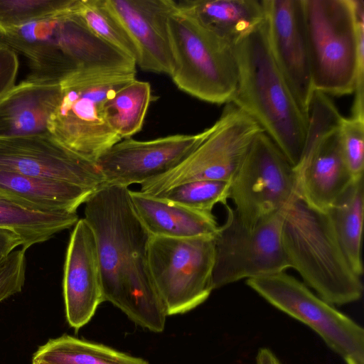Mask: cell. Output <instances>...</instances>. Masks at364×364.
<instances>
[{"label":"cell","mask_w":364,"mask_h":364,"mask_svg":"<svg viewBox=\"0 0 364 364\" xmlns=\"http://www.w3.org/2000/svg\"><path fill=\"white\" fill-rule=\"evenodd\" d=\"M95 237L104 301L138 326L162 332L168 316L149 265L151 235L138 217L128 187L104 183L85 203Z\"/></svg>","instance_id":"obj_1"},{"label":"cell","mask_w":364,"mask_h":364,"mask_svg":"<svg viewBox=\"0 0 364 364\" xmlns=\"http://www.w3.org/2000/svg\"><path fill=\"white\" fill-rule=\"evenodd\" d=\"M233 50L237 82L230 102L253 119L296 167L304 151L307 116L273 57L266 18L234 43Z\"/></svg>","instance_id":"obj_2"},{"label":"cell","mask_w":364,"mask_h":364,"mask_svg":"<svg viewBox=\"0 0 364 364\" xmlns=\"http://www.w3.org/2000/svg\"><path fill=\"white\" fill-rule=\"evenodd\" d=\"M76 5L61 14L0 33L2 43L28 60L27 79L60 83L80 73L136 72L135 61L95 35Z\"/></svg>","instance_id":"obj_3"},{"label":"cell","mask_w":364,"mask_h":364,"mask_svg":"<svg viewBox=\"0 0 364 364\" xmlns=\"http://www.w3.org/2000/svg\"><path fill=\"white\" fill-rule=\"evenodd\" d=\"M313 89L364 107V1L304 0Z\"/></svg>","instance_id":"obj_4"},{"label":"cell","mask_w":364,"mask_h":364,"mask_svg":"<svg viewBox=\"0 0 364 364\" xmlns=\"http://www.w3.org/2000/svg\"><path fill=\"white\" fill-rule=\"evenodd\" d=\"M282 241L289 268L322 299L338 305L360 299V277L345 256L326 213L295 198L284 208Z\"/></svg>","instance_id":"obj_5"},{"label":"cell","mask_w":364,"mask_h":364,"mask_svg":"<svg viewBox=\"0 0 364 364\" xmlns=\"http://www.w3.org/2000/svg\"><path fill=\"white\" fill-rule=\"evenodd\" d=\"M135 74L85 72L62 81L60 99L48 123L52 136L72 153L95 164L108 149L122 140L106 119L105 103L134 79Z\"/></svg>","instance_id":"obj_6"},{"label":"cell","mask_w":364,"mask_h":364,"mask_svg":"<svg viewBox=\"0 0 364 364\" xmlns=\"http://www.w3.org/2000/svg\"><path fill=\"white\" fill-rule=\"evenodd\" d=\"M172 2L166 24L173 57L170 75L173 82L200 100L227 104L233 97L237 82L233 46L208 31Z\"/></svg>","instance_id":"obj_7"},{"label":"cell","mask_w":364,"mask_h":364,"mask_svg":"<svg viewBox=\"0 0 364 364\" xmlns=\"http://www.w3.org/2000/svg\"><path fill=\"white\" fill-rule=\"evenodd\" d=\"M306 116L304 151L294 167L298 194L307 205L326 213L354 180L339 141L343 116L328 95L314 90Z\"/></svg>","instance_id":"obj_8"},{"label":"cell","mask_w":364,"mask_h":364,"mask_svg":"<svg viewBox=\"0 0 364 364\" xmlns=\"http://www.w3.org/2000/svg\"><path fill=\"white\" fill-rule=\"evenodd\" d=\"M214 259V236L151 237L149 270L167 316L186 313L209 297Z\"/></svg>","instance_id":"obj_9"},{"label":"cell","mask_w":364,"mask_h":364,"mask_svg":"<svg viewBox=\"0 0 364 364\" xmlns=\"http://www.w3.org/2000/svg\"><path fill=\"white\" fill-rule=\"evenodd\" d=\"M225 207V222L214 236L213 289L289 268L282 241L284 208L247 226L233 208Z\"/></svg>","instance_id":"obj_10"},{"label":"cell","mask_w":364,"mask_h":364,"mask_svg":"<svg viewBox=\"0 0 364 364\" xmlns=\"http://www.w3.org/2000/svg\"><path fill=\"white\" fill-rule=\"evenodd\" d=\"M199 146L170 171L141 184L140 192L157 196L181 183L231 181L260 126L232 102L225 104Z\"/></svg>","instance_id":"obj_11"},{"label":"cell","mask_w":364,"mask_h":364,"mask_svg":"<svg viewBox=\"0 0 364 364\" xmlns=\"http://www.w3.org/2000/svg\"><path fill=\"white\" fill-rule=\"evenodd\" d=\"M296 197L294 167L266 133H259L230 181L229 198L237 217L254 225Z\"/></svg>","instance_id":"obj_12"},{"label":"cell","mask_w":364,"mask_h":364,"mask_svg":"<svg viewBox=\"0 0 364 364\" xmlns=\"http://www.w3.org/2000/svg\"><path fill=\"white\" fill-rule=\"evenodd\" d=\"M246 283L272 306L309 326L345 360L364 364L363 328L304 283L285 272L248 279Z\"/></svg>","instance_id":"obj_13"},{"label":"cell","mask_w":364,"mask_h":364,"mask_svg":"<svg viewBox=\"0 0 364 364\" xmlns=\"http://www.w3.org/2000/svg\"><path fill=\"white\" fill-rule=\"evenodd\" d=\"M208 128L196 134H174L148 141L120 140L95 162L105 183L128 187L161 176L181 164L204 140Z\"/></svg>","instance_id":"obj_14"},{"label":"cell","mask_w":364,"mask_h":364,"mask_svg":"<svg viewBox=\"0 0 364 364\" xmlns=\"http://www.w3.org/2000/svg\"><path fill=\"white\" fill-rule=\"evenodd\" d=\"M0 171L50 178L96 190L105 183L95 164L52 136L0 139Z\"/></svg>","instance_id":"obj_15"},{"label":"cell","mask_w":364,"mask_h":364,"mask_svg":"<svg viewBox=\"0 0 364 364\" xmlns=\"http://www.w3.org/2000/svg\"><path fill=\"white\" fill-rule=\"evenodd\" d=\"M275 62L306 114L313 92L304 0H263Z\"/></svg>","instance_id":"obj_16"},{"label":"cell","mask_w":364,"mask_h":364,"mask_svg":"<svg viewBox=\"0 0 364 364\" xmlns=\"http://www.w3.org/2000/svg\"><path fill=\"white\" fill-rule=\"evenodd\" d=\"M63 287L67 321L77 331L104 301L96 240L85 218L78 220L70 234Z\"/></svg>","instance_id":"obj_17"},{"label":"cell","mask_w":364,"mask_h":364,"mask_svg":"<svg viewBox=\"0 0 364 364\" xmlns=\"http://www.w3.org/2000/svg\"><path fill=\"white\" fill-rule=\"evenodd\" d=\"M135 45L142 70L171 75L173 57L167 17L172 0H105Z\"/></svg>","instance_id":"obj_18"},{"label":"cell","mask_w":364,"mask_h":364,"mask_svg":"<svg viewBox=\"0 0 364 364\" xmlns=\"http://www.w3.org/2000/svg\"><path fill=\"white\" fill-rule=\"evenodd\" d=\"M60 83L26 79L0 98V139L52 136L48 128Z\"/></svg>","instance_id":"obj_19"},{"label":"cell","mask_w":364,"mask_h":364,"mask_svg":"<svg viewBox=\"0 0 364 364\" xmlns=\"http://www.w3.org/2000/svg\"><path fill=\"white\" fill-rule=\"evenodd\" d=\"M93 191L64 181L0 171V198L32 211L76 213Z\"/></svg>","instance_id":"obj_20"},{"label":"cell","mask_w":364,"mask_h":364,"mask_svg":"<svg viewBox=\"0 0 364 364\" xmlns=\"http://www.w3.org/2000/svg\"><path fill=\"white\" fill-rule=\"evenodd\" d=\"M133 207L151 236L183 238L215 236L213 213L197 211L161 197L129 190Z\"/></svg>","instance_id":"obj_21"},{"label":"cell","mask_w":364,"mask_h":364,"mask_svg":"<svg viewBox=\"0 0 364 364\" xmlns=\"http://www.w3.org/2000/svg\"><path fill=\"white\" fill-rule=\"evenodd\" d=\"M175 4L233 46L265 18L263 0H183Z\"/></svg>","instance_id":"obj_22"},{"label":"cell","mask_w":364,"mask_h":364,"mask_svg":"<svg viewBox=\"0 0 364 364\" xmlns=\"http://www.w3.org/2000/svg\"><path fill=\"white\" fill-rule=\"evenodd\" d=\"M363 176L354 178L326 212L338 243L353 271L363 273L361 237L364 214Z\"/></svg>","instance_id":"obj_23"},{"label":"cell","mask_w":364,"mask_h":364,"mask_svg":"<svg viewBox=\"0 0 364 364\" xmlns=\"http://www.w3.org/2000/svg\"><path fill=\"white\" fill-rule=\"evenodd\" d=\"M32 361L46 364H149L142 358L103 344L67 334L50 339L40 346Z\"/></svg>","instance_id":"obj_24"},{"label":"cell","mask_w":364,"mask_h":364,"mask_svg":"<svg viewBox=\"0 0 364 364\" xmlns=\"http://www.w3.org/2000/svg\"><path fill=\"white\" fill-rule=\"evenodd\" d=\"M78 220L76 213H39L0 198V228L18 235L22 240L21 249L24 250L75 226Z\"/></svg>","instance_id":"obj_25"},{"label":"cell","mask_w":364,"mask_h":364,"mask_svg":"<svg viewBox=\"0 0 364 364\" xmlns=\"http://www.w3.org/2000/svg\"><path fill=\"white\" fill-rule=\"evenodd\" d=\"M151 99L150 84L134 78L105 102L106 119L121 139L131 138L141 129Z\"/></svg>","instance_id":"obj_26"},{"label":"cell","mask_w":364,"mask_h":364,"mask_svg":"<svg viewBox=\"0 0 364 364\" xmlns=\"http://www.w3.org/2000/svg\"><path fill=\"white\" fill-rule=\"evenodd\" d=\"M77 11L95 35L133 59L136 64V48L105 0H79Z\"/></svg>","instance_id":"obj_27"},{"label":"cell","mask_w":364,"mask_h":364,"mask_svg":"<svg viewBox=\"0 0 364 364\" xmlns=\"http://www.w3.org/2000/svg\"><path fill=\"white\" fill-rule=\"evenodd\" d=\"M77 0H0V33L73 8Z\"/></svg>","instance_id":"obj_28"},{"label":"cell","mask_w":364,"mask_h":364,"mask_svg":"<svg viewBox=\"0 0 364 364\" xmlns=\"http://www.w3.org/2000/svg\"><path fill=\"white\" fill-rule=\"evenodd\" d=\"M230 186V182L225 181H193L175 186L155 196L197 211L213 213L216 204H228Z\"/></svg>","instance_id":"obj_29"},{"label":"cell","mask_w":364,"mask_h":364,"mask_svg":"<svg viewBox=\"0 0 364 364\" xmlns=\"http://www.w3.org/2000/svg\"><path fill=\"white\" fill-rule=\"evenodd\" d=\"M339 141L345 162L354 178L363 176L364 119L343 117Z\"/></svg>","instance_id":"obj_30"},{"label":"cell","mask_w":364,"mask_h":364,"mask_svg":"<svg viewBox=\"0 0 364 364\" xmlns=\"http://www.w3.org/2000/svg\"><path fill=\"white\" fill-rule=\"evenodd\" d=\"M26 250L11 252L0 262V302L21 291L25 282Z\"/></svg>","instance_id":"obj_31"},{"label":"cell","mask_w":364,"mask_h":364,"mask_svg":"<svg viewBox=\"0 0 364 364\" xmlns=\"http://www.w3.org/2000/svg\"><path fill=\"white\" fill-rule=\"evenodd\" d=\"M18 65L17 53L0 43V98L16 85Z\"/></svg>","instance_id":"obj_32"},{"label":"cell","mask_w":364,"mask_h":364,"mask_svg":"<svg viewBox=\"0 0 364 364\" xmlns=\"http://www.w3.org/2000/svg\"><path fill=\"white\" fill-rule=\"evenodd\" d=\"M22 245V240L15 232L0 228V262L14 250Z\"/></svg>","instance_id":"obj_33"},{"label":"cell","mask_w":364,"mask_h":364,"mask_svg":"<svg viewBox=\"0 0 364 364\" xmlns=\"http://www.w3.org/2000/svg\"><path fill=\"white\" fill-rule=\"evenodd\" d=\"M256 364H282L274 353L269 348H260L256 358Z\"/></svg>","instance_id":"obj_34"},{"label":"cell","mask_w":364,"mask_h":364,"mask_svg":"<svg viewBox=\"0 0 364 364\" xmlns=\"http://www.w3.org/2000/svg\"><path fill=\"white\" fill-rule=\"evenodd\" d=\"M346 361L347 364H359L352 359H346Z\"/></svg>","instance_id":"obj_35"},{"label":"cell","mask_w":364,"mask_h":364,"mask_svg":"<svg viewBox=\"0 0 364 364\" xmlns=\"http://www.w3.org/2000/svg\"><path fill=\"white\" fill-rule=\"evenodd\" d=\"M32 364H46V363L36 362V361H32Z\"/></svg>","instance_id":"obj_36"}]
</instances>
